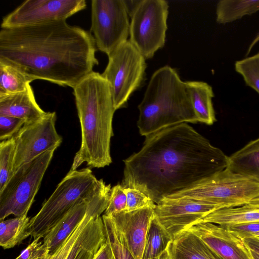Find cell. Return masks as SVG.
I'll use <instances>...</instances> for the list:
<instances>
[{
  "label": "cell",
  "mask_w": 259,
  "mask_h": 259,
  "mask_svg": "<svg viewBox=\"0 0 259 259\" xmlns=\"http://www.w3.org/2000/svg\"><path fill=\"white\" fill-rule=\"evenodd\" d=\"M229 156L187 123L146 137L141 149L123 160L121 185L159 203L227 167Z\"/></svg>",
  "instance_id": "obj_1"
},
{
  "label": "cell",
  "mask_w": 259,
  "mask_h": 259,
  "mask_svg": "<svg viewBox=\"0 0 259 259\" xmlns=\"http://www.w3.org/2000/svg\"><path fill=\"white\" fill-rule=\"evenodd\" d=\"M97 49L91 31L66 20L0 31V62L32 81L73 88L99 64Z\"/></svg>",
  "instance_id": "obj_2"
},
{
  "label": "cell",
  "mask_w": 259,
  "mask_h": 259,
  "mask_svg": "<svg viewBox=\"0 0 259 259\" xmlns=\"http://www.w3.org/2000/svg\"><path fill=\"white\" fill-rule=\"evenodd\" d=\"M73 89L81 142L69 171L85 162L92 167L108 166L112 162L110 141L116 111L110 85L101 74L93 71Z\"/></svg>",
  "instance_id": "obj_3"
},
{
  "label": "cell",
  "mask_w": 259,
  "mask_h": 259,
  "mask_svg": "<svg viewBox=\"0 0 259 259\" xmlns=\"http://www.w3.org/2000/svg\"><path fill=\"white\" fill-rule=\"evenodd\" d=\"M138 108L137 126L145 137L180 123L198 122L185 81L168 65L152 75Z\"/></svg>",
  "instance_id": "obj_4"
},
{
  "label": "cell",
  "mask_w": 259,
  "mask_h": 259,
  "mask_svg": "<svg viewBox=\"0 0 259 259\" xmlns=\"http://www.w3.org/2000/svg\"><path fill=\"white\" fill-rule=\"evenodd\" d=\"M101 180L89 168L69 171L38 213L30 219V236L33 239L43 238L73 206L95 193Z\"/></svg>",
  "instance_id": "obj_5"
},
{
  "label": "cell",
  "mask_w": 259,
  "mask_h": 259,
  "mask_svg": "<svg viewBox=\"0 0 259 259\" xmlns=\"http://www.w3.org/2000/svg\"><path fill=\"white\" fill-rule=\"evenodd\" d=\"M258 197L259 183L226 168L166 198L193 199L222 208L247 204Z\"/></svg>",
  "instance_id": "obj_6"
},
{
  "label": "cell",
  "mask_w": 259,
  "mask_h": 259,
  "mask_svg": "<svg viewBox=\"0 0 259 259\" xmlns=\"http://www.w3.org/2000/svg\"><path fill=\"white\" fill-rule=\"evenodd\" d=\"M56 150L45 152L14 172L0 191V221L11 214L27 215Z\"/></svg>",
  "instance_id": "obj_7"
},
{
  "label": "cell",
  "mask_w": 259,
  "mask_h": 259,
  "mask_svg": "<svg viewBox=\"0 0 259 259\" xmlns=\"http://www.w3.org/2000/svg\"><path fill=\"white\" fill-rule=\"evenodd\" d=\"M108 57L101 74L108 82L115 110L124 107L131 95L142 84L147 67L146 59L127 40Z\"/></svg>",
  "instance_id": "obj_8"
},
{
  "label": "cell",
  "mask_w": 259,
  "mask_h": 259,
  "mask_svg": "<svg viewBox=\"0 0 259 259\" xmlns=\"http://www.w3.org/2000/svg\"><path fill=\"white\" fill-rule=\"evenodd\" d=\"M168 8L165 0H142L131 17L129 41L146 59L165 45Z\"/></svg>",
  "instance_id": "obj_9"
},
{
  "label": "cell",
  "mask_w": 259,
  "mask_h": 259,
  "mask_svg": "<svg viewBox=\"0 0 259 259\" xmlns=\"http://www.w3.org/2000/svg\"><path fill=\"white\" fill-rule=\"evenodd\" d=\"M129 17L123 0L91 1L90 31L99 50L108 56L127 40Z\"/></svg>",
  "instance_id": "obj_10"
},
{
  "label": "cell",
  "mask_w": 259,
  "mask_h": 259,
  "mask_svg": "<svg viewBox=\"0 0 259 259\" xmlns=\"http://www.w3.org/2000/svg\"><path fill=\"white\" fill-rule=\"evenodd\" d=\"M57 114L49 112L41 118L25 123L14 137L15 155L14 174L22 165L60 146L62 138L56 128Z\"/></svg>",
  "instance_id": "obj_11"
},
{
  "label": "cell",
  "mask_w": 259,
  "mask_h": 259,
  "mask_svg": "<svg viewBox=\"0 0 259 259\" xmlns=\"http://www.w3.org/2000/svg\"><path fill=\"white\" fill-rule=\"evenodd\" d=\"M84 0H26L3 18L2 28L66 20L86 8Z\"/></svg>",
  "instance_id": "obj_12"
},
{
  "label": "cell",
  "mask_w": 259,
  "mask_h": 259,
  "mask_svg": "<svg viewBox=\"0 0 259 259\" xmlns=\"http://www.w3.org/2000/svg\"><path fill=\"white\" fill-rule=\"evenodd\" d=\"M214 205L184 198H165L154 208V216L174 239L211 211Z\"/></svg>",
  "instance_id": "obj_13"
},
{
  "label": "cell",
  "mask_w": 259,
  "mask_h": 259,
  "mask_svg": "<svg viewBox=\"0 0 259 259\" xmlns=\"http://www.w3.org/2000/svg\"><path fill=\"white\" fill-rule=\"evenodd\" d=\"M188 230L224 259H252L243 239L225 226L199 221Z\"/></svg>",
  "instance_id": "obj_14"
},
{
  "label": "cell",
  "mask_w": 259,
  "mask_h": 259,
  "mask_svg": "<svg viewBox=\"0 0 259 259\" xmlns=\"http://www.w3.org/2000/svg\"><path fill=\"white\" fill-rule=\"evenodd\" d=\"M154 207L125 210L109 215L136 259H141Z\"/></svg>",
  "instance_id": "obj_15"
},
{
  "label": "cell",
  "mask_w": 259,
  "mask_h": 259,
  "mask_svg": "<svg viewBox=\"0 0 259 259\" xmlns=\"http://www.w3.org/2000/svg\"><path fill=\"white\" fill-rule=\"evenodd\" d=\"M101 214L94 215L88 221L66 259H96L106 243Z\"/></svg>",
  "instance_id": "obj_16"
},
{
  "label": "cell",
  "mask_w": 259,
  "mask_h": 259,
  "mask_svg": "<svg viewBox=\"0 0 259 259\" xmlns=\"http://www.w3.org/2000/svg\"><path fill=\"white\" fill-rule=\"evenodd\" d=\"M94 194L73 206L43 238V247L49 253L58 249L83 219Z\"/></svg>",
  "instance_id": "obj_17"
},
{
  "label": "cell",
  "mask_w": 259,
  "mask_h": 259,
  "mask_svg": "<svg viewBox=\"0 0 259 259\" xmlns=\"http://www.w3.org/2000/svg\"><path fill=\"white\" fill-rule=\"evenodd\" d=\"M37 104L32 87L23 92L0 97V116H10L25 122L37 120L46 114Z\"/></svg>",
  "instance_id": "obj_18"
},
{
  "label": "cell",
  "mask_w": 259,
  "mask_h": 259,
  "mask_svg": "<svg viewBox=\"0 0 259 259\" xmlns=\"http://www.w3.org/2000/svg\"><path fill=\"white\" fill-rule=\"evenodd\" d=\"M167 250L171 259H224L188 230L172 239Z\"/></svg>",
  "instance_id": "obj_19"
},
{
  "label": "cell",
  "mask_w": 259,
  "mask_h": 259,
  "mask_svg": "<svg viewBox=\"0 0 259 259\" xmlns=\"http://www.w3.org/2000/svg\"><path fill=\"white\" fill-rule=\"evenodd\" d=\"M186 88L198 122L212 125L216 121L212 104V87L201 81H185Z\"/></svg>",
  "instance_id": "obj_20"
},
{
  "label": "cell",
  "mask_w": 259,
  "mask_h": 259,
  "mask_svg": "<svg viewBox=\"0 0 259 259\" xmlns=\"http://www.w3.org/2000/svg\"><path fill=\"white\" fill-rule=\"evenodd\" d=\"M227 168L259 183V138L229 156Z\"/></svg>",
  "instance_id": "obj_21"
},
{
  "label": "cell",
  "mask_w": 259,
  "mask_h": 259,
  "mask_svg": "<svg viewBox=\"0 0 259 259\" xmlns=\"http://www.w3.org/2000/svg\"><path fill=\"white\" fill-rule=\"evenodd\" d=\"M199 221L222 226L257 222L259 221V208L245 204L217 209L206 214Z\"/></svg>",
  "instance_id": "obj_22"
},
{
  "label": "cell",
  "mask_w": 259,
  "mask_h": 259,
  "mask_svg": "<svg viewBox=\"0 0 259 259\" xmlns=\"http://www.w3.org/2000/svg\"><path fill=\"white\" fill-rule=\"evenodd\" d=\"M259 11V0H221L217 5L216 20L225 24Z\"/></svg>",
  "instance_id": "obj_23"
},
{
  "label": "cell",
  "mask_w": 259,
  "mask_h": 259,
  "mask_svg": "<svg viewBox=\"0 0 259 259\" xmlns=\"http://www.w3.org/2000/svg\"><path fill=\"white\" fill-rule=\"evenodd\" d=\"M30 220L24 215L1 221L0 245L4 249L13 248L30 236L28 232Z\"/></svg>",
  "instance_id": "obj_24"
},
{
  "label": "cell",
  "mask_w": 259,
  "mask_h": 259,
  "mask_svg": "<svg viewBox=\"0 0 259 259\" xmlns=\"http://www.w3.org/2000/svg\"><path fill=\"white\" fill-rule=\"evenodd\" d=\"M172 240V237L154 216L148 230L141 259H159Z\"/></svg>",
  "instance_id": "obj_25"
},
{
  "label": "cell",
  "mask_w": 259,
  "mask_h": 259,
  "mask_svg": "<svg viewBox=\"0 0 259 259\" xmlns=\"http://www.w3.org/2000/svg\"><path fill=\"white\" fill-rule=\"evenodd\" d=\"M32 81L16 68L0 62V97L23 92Z\"/></svg>",
  "instance_id": "obj_26"
},
{
  "label": "cell",
  "mask_w": 259,
  "mask_h": 259,
  "mask_svg": "<svg viewBox=\"0 0 259 259\" xmlns=\"http://www.w3.org/2000/svg\"><path fill=\"white\" fill-rule=\"evenodd\" d=\"M103 212V208L100 203L96 201H91L89 204L84 218L63 243L53 252L49 253L47 250L39 259H66L76 240L92 217L97 213L102 214Z\"/></svg>",
  "instance_id": "obj_27"
},
{
  "label": "cell",
  "mask_w": 259,
  "mask_h": 259,
  "mask_svg": "<svg viewBox=\"0 0 259 259\" xmlns=\"http://www.w3.org/2000/svg\"><path fill=\"white\" fill-rule=\"evenodd\" d=\"M102 218L110 259H136L110 217L104 214Z\"/></svg>",
  "instance_id": "obj_28"
},
{
  "label": "cell",
  "mask_w": 259,
  "mask_h": 259,
  "mask_svg": "<svg viewBox=\"0 0 259 259\" xmlns=\"http://www.w3.org/2000/svg\"><path fill=\"white\" fill-rule=\"evenodd\" d=\"M15 142L14 138L0 143V191L14 175Z\"/></svg>",
  "instance_id": "obj_29"
},
{
  "label": "cell",
  "mask_w": 259,
  "mask_h": 259,
  "mask_svg": "<svg viewBox=\"0 0 259 259\" xmlns=\"http://www.w3.org/2000/svg\"><path fill=\"white\" fill-rule=\"evenodd\" d=\"M235 69L243 77L246 84L259 95V52L236 61Z\"/></svg>",
  "instance_id": "obj_30"
},
{
  "label": "cell",
  "mask_w": 259,
  "mask_h": 259,
  "mask_svg": "<svg viewBox=\"0 0 259 259\" xmlns=\"http://www.w3.org/2000/svg\"><path fill=\"white\" fill-rule=\"evenodd\" d=\"M126 196L125 210L132 211L145 207H155V204L147 195L138 189L124 188Z\"/></svg>",
  "instance_id": "obj_31"
},
{
  "label": "cell",
  "mask_w": 259,
  "mask_h": 259,
  "mask_svg": "<svg viewBox=\"0 0 259 259\" xmlns=\"http://www.w3.org/2000/svg\"><path fill=\"white\" fill-rule=\"evenodd\" d=\"M126 207V196L124 187L121 184H117L110 191L108 206L104 214L110 215L125 210Z\"/></svg>",
  "instance_id": "obj_32"
},
{
  "label": "cell",
  "mask_w": 259,
  "mask_h": 259,
  "mask_svg": "<svg viewBox=\"0 0 259 259\" xmlns=\"http://www.w3.org/2000/svg\"><path fill=\"white\" fill-rule=\"evenodd\" d=\"M25 121L10 116H0V141L13 138L22 127Z\"/></svg>",
  "instance_id": "obj_33"
},
{
  "label": "cell",
  "mask_w": 259,
  "mask_h": 259,
  "mask_svg": "<svg viewBox=\"0 0 259 259\" xmlns=\"http://www.w3.org/2000/svg\"><path fill=\"white\" fill-rule=\"evenodd\" d=\"M47 250L44 248L40 239H33L15 259H39Z\"/></svg>",
  "instance_id": "obj_34"
},
{
  "label": "cell",
  "mask_w": 259,
  "mask_h": 259,
  "mask_svg": "<svg viewBox=\"0 0 259 259\" xmlns=\"http://www.w3.org/2000/svg\"><path fill=\"white\" fill-rule=\"evenodd\" d=\"M224 226L242 239L250 237L259 232V221Z\"/></svg>",
  "instance_id": "obj_35"
},
{
  "label": "cell",
  "mask_w": 259,
  "mask_h": 259,
  "mask_svg": "<svg viewBox=\"0 0 259 259\" xmlns=\"http://www.w3.org/2000/svg\"><path fill=\"white\" fill-rule=\"evenodd\" d=\"M247 247L259 254V237L251 236L243 239Z\"/></svg>",
  "instance_id": "obj_36"
},
{
  "label": "cell",
  "mask_w": 259,
  "mask_h": 259,
  "mask_svg": "<svg viewBox=\"0 0 259 259\" xmlns=\"http://www.w3.org/2000/svg\"><path fill=\"white\" fill-rule=\"evenodd\" d=\"M142 0H123L126 10L130 17L140 5Z\"/></svg>",
  "instance_id": "obj_37"
},
{
  "label": "cell",
  "mask_w": 259,
  "mask_h": 259,
  "mask_svg": "<svg viewBox=\"0 0 259 259\" xmlns=\"http://www.w3.org/2000/svg\"><path fill=\"white\" fill-rule=\"evenodd\" d=\"M96 259H110L108 246L105 243Z\"/></svg>",
  "instance_id": "obj_38"
},
{
  "label": "cell",
  "mask_w": 259,
  "mask_h": 259,
  "mask_svg": "<svg viewBox=\"0 0 259 259\" xmlns=\"http://www.w3.org/2000/svg\"><path fill=\"white\" fill-rule=\"evenodd\" d=\"M259 41V32L256 35L255 37L253 39L251 43L250 44L248 50L246 53V55H248L253 48V47Z\"/></svg>",
  "instance_id": "obj_39"
},
{
  "label": "cell",
  "mask_w": 259,
  "mask_h": 259,
  "mask_svg": "<svg viewBox=\"0 0 259 259\" xmlns=\"http://www.w3.org/2000/svg\"><path fill=\"white\" fill-rule=\"evenodd\" d=\"M247 204L252 207L259 208V197L252 200Z\"/></svg>",
  "instance_id": "obj_40"
},
{
  "label": "cell",
  "mask_w": 259,
  "mask_h": 259,
  "mask_svg": "<svg viewBox=\"0 0 259 259\" xmlns=\"http://www.w3.org/2000/svg\"><path fill=\"white\" fill-rule=\"evenodd\" d=\"M159 259H171L167 249L162 253Z\"/></svg>",
  "instance_id": "obj_41"
},
{
  "label": "cell",
  "mask_w": 259,
  "mask_h": 259,
  "mask_svg": "<svg viewBox=\"0 0 259 259\" xmlns=\"http://www.w3.org/2000/svg\"><path fill=\"white\" fill-rule=\"evenodd\" d=\"M249 251L252 259H259V254L250 249H249Z\"/></svg>",
  "instance_id": "obj_42"
},
{
  "label": "cell",
  "mask_w": 259,
  "mask_h": 259,
  "mask_svg": "<svg viewBox=\"0 0 259 259\" xmlns=\"http://www.w3.org/2000/svg\"><path fill=\"white\" fill-rule=\"evenodd\" d=\"M251 236L259 237V232H257L256 233H255L253 234ZM251 236H250V237H251Z\"/></svg>",
  "instance_id": "obj_43"
}]
</instances>
